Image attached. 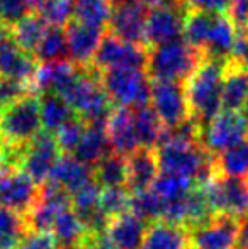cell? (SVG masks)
I'll use <instances>...</instances> for the list:
<instances>
[{
	"instance_id": "cell-36",
	"label": "cell",
	"mask_w": 248,
	"mask_h": 249,
	"mask_svg": "<svg viewBox=\"0 0 248 249\" xmlns=\"http://www.w3.org/2000/svg\"><path fill=\"white\" fill-rule=\"evenodd\" d=\"M26 232L27 226L24 217L0 205V244L10 249H17Z\"/></svg>"
},
{
	"instance_id": "cell-6",
	"label": "cell",
	"mask_w": 248,
	"mask_h": 249,
	"mask_svg": "<svg viewBox=\"0 0 248 249\" xmlns=\"http://www.w3.org/2000/svg\"><path fill=\"white\" fill-rule=\"evenodd\" d=\"M248 138V129L242 112L221 110L201 131V144L212 156L235 148Z\"/></svg>"
},
{
	"instance_id": "cell-46",
	"label": "cell",
	"mask_w": 248,
	"mask_h": 249,
	"mask_svg": "<svg viewBox=\"0 0 248 249\" xmlns=\"http://www.w3.org/2000/svg\"><path fill=\"white\" fill-rule=\"evenodd\" d=\"M229 63L236 68L248 71V31H238L235 46L229 54Z\"/></svg>"
},
{
	"instance_id": "cell-10",
	"label": "cell",
	"mask_w": 248,
	"mask_h": 249,
	"mask_svg": "<svg viewBox=\"0 0 248 249\" xmlns=\"http://www.w3.org/2000/svg\"><path fill=\"white\" fill-rule=\"evenodd\" d=\"M189 10L180 0L169 5L153 7L146 16L145 43L146 46H160V44L179 41L184 36V20Z\"/></svg>"
},
{
	"instance_id": "cell-15",
	"label": "cell",
	"mask_w": 248,
	"mask_h": 249,
	"mask_svg": "<svg viewBox=\"0 0 248 249\" xmlns=\"http://www.w3.org/2000/svg\"><path fill=\"white\" fill-rule=\"evenodd\" d=\"M240 222L229 215H214L208 224L191 231V248L195 249H235L238 246Z\"/></svg>"
},
{
	"instance_id": "cell-25",
	"label": "cell",
	"mask_w": 248,
	"mask_h": 249,
	"mask_svg": "<svg viewBox=\"0 0 248 249\" xmlns=\"http://www.w3.org/2000/svg\"><path fill=\"white\" fill-rule=\"evenodd\" d=\"M248 102V71L228 61L223 80V110L240 112Z\"/></svg>"
},
{
	"instance_id": "cell-35",
	"label": "cell",
	"mask_w": 248,
	"mask_h": 249,
	"mask_svg": "<svg viewBox=\"0 0 248 249\" xmlns=\"http://www.w3.org/2000/svg\"><path fill=\"white\" fill-rule=\"evenodd\" d=\"M129 212H133L145 222H158L163 219L165 202L152 188L136 192V194H131V198H129Z\"/></svg>"
},
{
	"instance_id": "cell-58",
	"label": "cell",
	"mask_w": 248,
	"mask_h": 249,
	"mask_svg": "<svg viewBox=\"0 0 248 249\" xmlns=\"http://www.w3.org/2000/svg\"><path fill=\"white\" fill-rule=\"evenodd\" d=\"M192 249H195V248H192Z\"/></svg>"
},
{
	"instance_id": "cell-12",
	"label": "cell",
	"mask_w": 248,
	"mask_h": 249,
	"mask_svg": "<svg viewBox=\"0 0 248 249\" xmlns=\"http://www.w3.org/2000/svg\"><path fill=\"white\" fill-rule=\"evenodd\" d=\"M39 198V188L24 171L0 168V205L26 217Z\"/></svg>"
},
{
	"instance_id": "cell-45",
	"label": "cell",
	"mask_w": 248,
	"mask_h": 249,
	"mask_svg": "<svg viewBox=\"0 0 248 249\" xmlns=\"http://www.w3.org/2000/svg\"><path fill=\"white\" fill-rule=\"evenodd\" d=\"M26 93H31V89L27 85L14 82V80L0 78V107L20 99Z\"/></svg>"
},
{
	"instance_id": "cell-17",
	"label": "cell",
	"mask_w": 248,
	"mask_h": 249,
	"mask_svg": "<svg viewBox=\"0 0 248 249\" xmlns=\"http://www.w3.org/2000/svg\"><path fill=\"white\" fill-rule=\"evenodd\" d=\"M80 68L70 61H55V63H41L38 66V71L31 83L33 93H58L63 95L70 83L78 75Z\"/></svg>"
},
{
	"instance_id": "cell-33",
	"label": "cell",
	"mask_w": 248,
	"mask_h": 249,
	"mask_svg": "<svg viewBox=\"0 0 248 249\" xmlns=\"http://www.w3.org/2000/svg\"><path fill=\"white\" fill-rule=\"evenodd\" d=\"M214 16L216 14L189 10L186 20H184V41L202 53L206 43H208L212 22H214Z\"/></svg>"
},
{
	"instance_id": "cell-9",
	"label": "cell",
	"mask_w": 248,
	"mask_h": 249,
	"mask_svg": "<svg viewBox=\"0 0 248 249\" xmlns=\"http://www.w3.org/2000/svg\"><path fill=\"white\" fill-rule=\"evenodd\" d=\"M60 158L61 149L55 134L41 131L24 149L20 171H24L38 187H43L50 180L51 171Z\"/></svg>"
},
{
	"instance_id": "cell-7",
	"label": "cell",
	"mask_w": 248,
	"mask_h": 249,
	"mask_svg": "<svg viewBox=\"0 0 248 249\" xmlns=\"http://www.w3.org/2000/svg\"><path fill=\"white\" fill-rule=\"evenodd\" d=\"M204 188L216 215H229L238 220L248 217L247 178L216 175L204 185Z\"/></svg>"
},
{
	"instance_id": "cell-44",
	"label": "cell",
	"mask_w": 248,
	"mask_h": 249,
	"mask_svg": "<svg viewBox=\"0 0 248 249\" xmlns=\"http://www.w3.org/2000/svg\"><path fill=\"white\" fill-rule=\"evenodd\" d=\"M187 10L206 14H228L233 0H180Z\"/></svg>"
},
{
	"instance_id": "cell-55",
	"label": "cell",
	"mask_w": 248,
	"mask_h": 249,
	"mask_svg": "<svg viewBox=\"0 0 248 249\" xmlns=\"http://www.w3.org/2000/svg\"><path fill=\"white\" fill-rule=\"evenodd\" d=\"M111 2H113V3H116V2H119V0H111Z\"/></svg>"
},
{
	"instance_id": "cell-20",
	"label": "cell",
	"mask_w": 248,
	"mask_h": 249,
	"mask_svg": "<svg viewBox=\"0 0 248 249\" xmlns=\"http://www.w3.org/2000/svg\"><path fill=\"white\" fill-rule=\"evenodd\" d=\"M94 180V170L92 166L82 163L78 158L72 156V154H63L55 164L53 171L50 175L51 183L61 187L68 194H75L82 187Z\"/></svg>"
},
{
	"instance_id": "cell-8",
	"label": "cell",
	"mask_w": 248,
	"mask_h": 249,
	"mask_svg": "<svg viewBox=\"0 0 248 249\" xmlns=\"http://www.w3.org/2000/svg\"><path fill=\"white\" fill-rule=\"evenodd\" d=\"M146 59H148V51L145 50V46L126 43L114 34L107 33L102 36L99 50L90 63V68L95 70L97 73L116 68L146 70Z\"/></svg>"
},
{
	"instance_id": "cell-24",
	"label": "cell",
	"mask_w": 248,
	"mask_h": 249,
	"mask_svg": "<svg viewBox=\"0 0 248 249\" xmlns=\"http://www.w3.org/2000/svg\"><path fill=\"white\" fill-rule=\"evenodd\" d=\"M111 153L106 124H89L73 156L89 166H97Z\"/></svg>"
},
{
	"instance_id": "cell-4",
	"label": "cell",
	"mask_w": 248,
	"mask_h": 249,
	"mask_svg": "<svg viewBox=\"0 0 248 249\" xmlns=\"http://www.w3.org/2000/svg\"><path fill=\"white\" fill-rule=\"evenodd\" d=\"M41 131V99L33 92L0 107V144L26 148Z\"/></svg>"
},
{
	"instance_id": "cell-29",
	"label": "cell",
	"mask_w": 248,
	"mask_h": 249,
	"mask_svg": "<svg viewBox=\"0 0 248 249\" xmlns=\"http://www.w3.org/2000/svg\"><path fill=\"white\" fill-rule=\"evenodd\" d=\"M51 232L57 237L60 248L80 246L83 237L87 236V229H85V226H83L82 219H80V215L72 207L63 210L60 215L57 217Z\"/></svg>"
},
{
	"instance_id": "cell-34",
	"label": "cell",
	"mask_w": 248,
	"mask_h": 249,
	"mask_svg": "<svg viewBox=\"0 0 248 249\" xmlns=\"http://www.w3.org/2000/svg\"><path fill=\"white\" fill-rule=\"evenodd\" d=\"M111 14H113V2L111 0L76 2L75 7V20L99 31L109 26Z\"/></svg>"
},
{
	"instance_id": "cell-21",
	"label": "cell",
	"mask_w": 248,
	"mask_h": 249,
	"mask_svg": "<svg viewBox=\"0 0 248 249\" xmlns=\"http://www.w3.org/2000/svg\"><path fill=\"white\" fill-rule=\"evenodd\" d=\"M238 29L235 22L229 19L228 14H216L202 54L204 58L218 59V61H229V54L235 46Z\"/></svg>"
},
{
	"instance_id": "cell-37",
	"label": "cell",
	"mask_w": 248,
	"mask_h": 249,
	"mask_svg": "<svg viewBox=\"0 0 248 249\" xmlns=\"http://www.w3.org/2000/svg\"><path fill=\"white\" fill-rule=\"evenodd\" d=\"M191 188H192V180L179 177V175L163 173V171H160L155 183L152 185V190L165 203L187 195Z\"/></svg>"
},
{
	"instance_id": "cell-54",
	"label": "cell",
	"mask_w": 248,
	"mask_h": 249,
	"mask_svg": "<svg viewBox=\"0 0 248 249\" xmlns=\"http://www.w3.org/2000/svg\"><path fill=\"white\" fill-rule=\"evenodd\" d=\"M76 2H89V0H76Z\"/></svg>"
},
{
	"instance_id": "cell-39",
	"label": "cell",
	"mask_w": 248,
	"mask_h": 249,
	"mask_svg": "<svg viewBox=\"0 0 248 249\" xmlns=\"http://www.w3.org/2000/svg\"><path fill=\"white\" fill-rule=\"evenodd\" d=\"M102 190H104L102 185L97 183L95 180H92L85 187H82L75 194H72V209L78 215H85V213L100 209Z\"/></svg>"
},
{
	"instance_id": "cell-56",
	"label": "cell",
	"mask_w": 248,
	"mask_h": 249,
	"mask_svg": "<svg viewBox=\"0 0 248 249\" xmlns=\"http://www.w3.org/2000/svg\"><path fill=\"white\" fill-rule=\"evenodd\" d=\"M235 249H243V248H235Z\"/></svg>"
},
{
	"instance_id": "cell-19",
	"label": "cell",
	"mask_w": 248,
	"mask_h": 249,
	"mask_svg": "<svg viewBox=\"0 0 248 249\" xmlns=\"http://www.w3.org/2000/svg\"><path fill=\"white\" fill-rule=\"evenodd\" d=\"M128 190L131 194L150 190L160 175L158 160L155 149L138 148L128 158Z\"/></svg>"
},
{
	"instance_id": "cell-47",
	"label": "cell",
	"mask_w": 248,
	"mask_h": 249,
	"mask_svg": "<svg viewBox=\"0 0 248 249\" xmlns=\"http://www.w3.org/2000/svg\"><path fill=\"white\" fill-rule=\"evenodd\" d=\"M80 249H119L111 241V237L104 232L99 234H87L80 243Z\"/></svg>"
},
{
	"instance_id": "cell-1",
	"label": "cell",
	"mask_w": 248,
	"mask_h": 249,
	"mask_svg": "<svg viewBox=\"0 0 248 249\" xmlns=\"http://www.w3.org/2000/svg\"><path fill=\"white\" fill-rule=\"evenodd\" d=\"M228 61L204 58L184 83L191 117L204 127L223 110V80Z\"/></svg>"
},
{
	"instance_id": "cell-23",
	"label": "cell",
	"mask_w": 248,
	"mask_h": 249,
	"mask_svg": "<svg viewBox=\"0 0 248 249\" xmlns=\"http://www.w3.org/2000/svg\"><path fill=\"white\" fill-rule=\"evenodd\" d=\"M141 249H191V236L186 227L158 220L150 224Z\"/></svg>"
},
{
	"instance_id": "cell-3",
	"label": "cell",
	"mask_w": 248,
	"mask_h": 249,
	"mask_svg": "<svg viewBox=\"0 0 248 249\" xmlns=\"http://www.w3.org/2000/svg\"><path fill=\"white\" fill-rule=\"evenodd\" d=\"M204 54L184 39L153 46L148 50L146 73L153 82L186 83L202 63Z\"/></svg>"
},
{
	"instance_id": "cell-18",
	"label": "cell",
	"mask_w": 248,
	"mask_h": 249,
	"mask_svg": "<svg viewBox=\"0 0 248 249\" xmlns=\"http://www.w3.org/2000/svg\"><path fill=\"white\" fill-rule=\"evenodd\" d=\"M106 132L113 153L129 156L139 148L131 108L116 107L106 122Z\"/></svg>"
},
{
	"instance_id": "cell-38",
	"label": "cell",
	"mask_w": 248,
	"mask_h": 249,
	"mask_svg": "<svg viewBox=\"0 0 248 249\" xmlns=\"http://www.w3.org/2000/svg\"><path fill=\"white\" fill-rule=\"evenodd\" d=\"M76 0H46L39 9V16L46 20L48 26L63 27L75 17Z\"/></svg>"
},
{
	"instance_id": "cell-16",
	"label": "cell",
	"mask_w": 248,
	"mask_h": 249,
	"mask_svg": "<svg viewBox=\"0 0 248 249\" xmlns=\"http://www.w3.org/2000/svg\"><path fill=\"white\" fill-rule=\"evenodd\" d=\"M66 46H68V58L78 68H87L92 63L99 44L102 41V31L89 27L85 24L73 19L65 27Z\"/></svg>"
},
{
	"instance_id": "cell-52",
	"label": "cell",
	"mask_w": 248,
	"mask_h": 249,
	"mask_svg": "<svg viewBox=\"0 0 248 249\" xmlns=\"http://www.w3.org/2000/svg\"><path fill=\"white\" fill-rule=\"evenodd\" d=\"M61 249H80L78 246H70V248H61Z\"/></svg>"
},
{
	"instance_id": "cell-50",
	"label": "cell",
	"mask_w": 248,
	"mask_h": 249,
	"mask_svg": "<svg viewBox=\"0 0 248 249\" xmlns=\"http://www.w3.org/2000/svg\"><path fill=\"white\" fill-rule=\"evenodd\" d=\"M26 2L31 10H38V12H39V9L43 7V3L46 2V0H26Z\"/></svg>"
},
{
	"instance_id": "cell-51",
	"label": "cell",
	"mask_w": 248,
	"mask_h": 249,
	"mask_svg": "<svg viewBox=\"0 0 248 249\" xmlns=\"http://www.w3.org/2000/svg\"><path fill=\"white\" fill-rule=\"evenodd\" d=\"M242 115H243V119H245V124H247V129H248V102L245 104V107L242 108Z\"/></svg>"
},
{
	"instance_id": "cell-22",
	"label": "cell",
	"mask_w": 248,
	"mask_h": 249,
	"mask_svg": "<svg viewBox=\"0 0 248 249\" xmlns=\"http://www.w3.org/2000/svg\"><path fill=\"white\" fill-rule=\"evenodd\" d=\"M146 222L133 212H124L111 219L106 234L119 249H141L146 236Z\"/></svg>"
},
{
	"instance_id": "cell-42",
	"label": "cell",
	"mask_w": 248,
	"mask_h": 249,
	"mask_svg": "<svg viewBox=\"0 0 248 249\" xmlns=\"http://www.w3.org/2000/svg\"><path fill=\"white\" fill-rule=\"evenodd\" d=\"M29 10L26 0H0V26L14 27L19 20L29 16Z\"/></svg>"
},
{
	"instance_id": "cell-13",
	"label": "cell",
	"mask_w": 248,
	"mask_h": 249,
	"mask_svg": "<svg viewBox=\"0 0 248 249\" xmlns=\"http://www.w3.org/2000/svg\"><path fill=\"white\" fill-rule=\"evenodd\" d=\"M150 104L165 127H175L191 117L184 83L153 82Z\"/></svg>"
},
{
	"instance_id": "cell-41",
	"label": "cell",
	"mask_w": 248,
	"mask_h": 249,
	"mask_svg": "<svg viewBox=\"0 0 248 249\" xmlns=\"http://www.w3.org/2000/svg\"><path fill=\"white\" fill-rule=\"evenodd\" d=\"M129 198L131 194L128 188H104L100 197V210L109 219H114L121 213L129 212Z\"/></svg>"
},
{
	"instance_id": "cell-49",
	"label": "cell",
	"mask_w": 248,
	"mask_h": 249,
	"mask_svg": "<svg viewBox=\"0 0 248 249\" xmlns=\"http://www.w3.org/2000/svg\"><path fill=\"white\" fill-rule=\"evenodd\" d=\"M141 3H145L146 7H160V5H169V3H175L177 0H139Z\"/></svg>"
},
{
	"instance_id": "cell-43",
	"label": "cell",
	"mask_w": 248,
	"mask_h": 249,
	"mask_svg": "<svg viewBox=\"0 0 248 249\" xmlns=\"http://www.w3.org/2000/svg\"><path fill=\"white\" fill-rule=\"evenodd\" d=\"M17 249H60L53 232H36L27 231L26 236L20 239Z\"/></svg>"
},
{
	"instance_id": "cell-40",
	"label": "cell",
	"mask_w": 248,
	"mask_h": 249,
	"mask_svg": "<svg viewBox=\"0 0 248 249\" xmlns=\"http://www.w3.org/2000/svg\"><path fill=\"white\" fill-rule=\"evenodd\" d=\"M85 129H87V124L78 117H73L70 122H66L60 131L55 134L61 153H65V154L75 153L80 141H82L83 134H85Z\"/></svg>"
},
{
	"instance_id": "cell-2",
	"label": "cell",
	"mask_w": 248,
	"mask_h": 249,
	"mask_svg": "<svg viewBox=\"0 0 248 249\" xmlns=\"http://www.w3.org/2000/svg\"><path fill=\"white\" fill-rule=\"evenodd\" d=\"M156 160L160 171L189 178L195 185H206L216 177L214 156L201 142L167 141L156 148Z\"/></svg>"
},
{
	"instance_id": "cell-14",
	"label": "cell",
	"mask_w": 248,
	"mask_h": 249,
	"mask_svg": "<svg viewBox=\"0 0 248 249\" xmlns=\"http://www.w3.org/2000/svg\"><path fill=\"white\" fill-rule=\"evenodd\" d=\"M146 16V5L139 0H119L113 3V14L107 26L109 33L126 43L145 46Z\"/></svg>"
},
{
	"instance_id": "cell-57",
	"label": "cell",
	"mask_w": 248,
	"mask_h": 249,
	"mask_svg": "<svg viewBox=\"0 0 248 249\" xmlns=\"http://www.w3.org/2000/svg\"><path fill=\"white\" fill-rule=\"evenodd\" d=\"M247 181H248V177H247Z\"/></svg>"
},
{
	"instance_id": "cell-53",
	"label": "cell",
	"mask_w": 248,
	"mask_h": 249,
	"mask_svg": "<svg viewBox=\"0 0 248 249\" xmlns=\"http://www.w3.org/2000/svg\"><path fill=\"white\" fill-rule=\"evenodd\" d=\"M0 249H10V248H5V246H2V244H0Z\"/></svg>"
},
{
	"instance_id": "cell-31",
	"label": "cell",
	"mask_w": 248,
	"mask_h": 249,
	"mask_svg": "<svg viewBox=\"0 0 248 249\" xmlns=\"http://www.w3.org/2000/svg\"><path fill=\"white\" fill-rule=\"evenodd\" d=\"M216 175L223 177H248V138L235 148L225 151L219 156H214Z\"/></svg>"
},
{
	"instance_id": "cell-11",
	"label": "cell",
	"mask_w": 248,
	"mask_h": 249,
	"mask_svg": "<svg viewBox=\"0 0 248 249\" xmlns=\"http://www.w3.org/2000/svg\"><path fill=\"white\" fill-rule=\"evenodd\" d=\"M38 66V59L17 44L12 27L0 26V78L14 80L31 89Z\"/></svg>"
},
{
	"instance_id": "cell-48",
	"label": "cell",
	"mask_w": 248,
	"mask_h": 249,
	"mask_svg": "<svg viewBox=\"0 0 248 249\" xmlns=\"http://www.w3.org/2000/svg\"><path fill=\"white\" fill-rule=\"evenodd\" d=\"M238 248L248 249V217L240 222V236H238Z\"/></svg>"
},
{
	"instance_id": "cell-32",
	"label": "cell",
	"mask_w": 248,
	"mask_h": 249,
	"mask_svg": "<svg viewBox=\"0 0 248 249\" xmlns=\"http://www.w3.org/2000/svg\"><path fill=\"white\" fill-rule=\"evenodd\" d=\"M38 63H55L68 59V46H66V34L63 27L50 26L41 39L38 50L34 51Z\"/></svg>"
},
{
	"instance_id": "cell-5",
	"label": "cell",
	"mask_w": 248,
	"mask_h": 249,
	"mask_svg": "<svg viewBox=\"0 0 248 249\" xmlns=\"http://www.w3.org/2000/svg\"><path fill=\"white\" fill-rule=\"evenodd\" d=\"M100 83L113 105L123 108H139L150 105L152 80L146 70L116 68L100 73Z\"/></svg>"
},
{
	"instance_id": "cell-30",
	"label": "cell",
	"mask_w": 248,
	"mask_h": 249,
	"mask_svg": "<svg viewBox=\"0 0 248 249\" xmlns=\"http://www.w3.org/2000/svg\"><path fill=\"white\" fill-rule=\"evenodd\" d=\"M48 27L50 26H48L46 20H44L39 14L31 12L29 16H26L22 20H19V22L12 27V34H14V37H16L17 44H19L24 51L34 54V51L39 46L41 39H43L44 34H46Z\"/></svg>"
},
{
	"instance_id": "cell-26",
	"label": "cell",
	"mask_w": 248,
	"mask_h": 249,
	"mask_svg": "<svg viewBox=\"0 0 248 249\" xmlns=\"http://www.w3.org/2000/svg\"><path fill=\"white\" fill-rule=\"evenodd\" d=\"M73 117H76L75 110L61 95H58V93L41 95V124H43V131L50 132V134H57L63 125L72 121Z\"/></svg>"
},
{
	"instance_id": "cell-28",
	"label": "cell",
	"mask_w": 248,
	"mask_h": 249,
	"mask_svg": "<svg viewBox=\"0 0 248 249\" xmlns=\"http://www.w3.org/2000/svg\"><path fill=\"white\" fill-rule=\"evenodd\" d=\"M94 180L104 188H126L128 187V161L117 153H109L95 168Z\"/></svg>"
},
{
	"instance_id": "cell-27",
	"label": "cell",
	"mask_w": 248,
	"mask_h": 249,
	"mask_svg": "<svg viewBox=\"0 0 248 249\" xmlns=\"http://www.w3.org/2000/svg\"><path fill=\"white\" fill-rule=\"evenodd\" d=\"M133 121H134L136 136H138L139 148L155 149L162 141L165 125L158 119L152 107H139L133 110Z\"/></svg>"
}]
</instances>
